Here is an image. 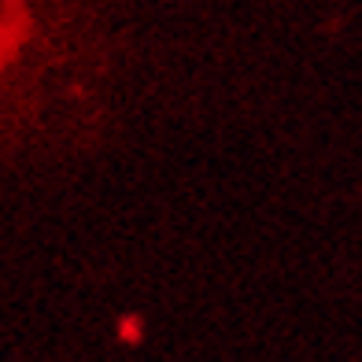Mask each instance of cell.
<instances>
[{
  "mask_svg": "<svg viewBox=\"0 0 362 362\" xmlns=\"http://www.w3.org/2000/svg\"><path fill=\"white\" fill-rule=\"evenodd\" d=\"M119 340L122 344H141L144 340V322L137 315H122L119 318Z\"/></svg>",
  "mask_w": 362,
  "mask_h": 362,
  "instance_id": "obj_2",
  "label": "cell"
},
{
  "mask_svg": "<svg viewBox=\"0 0 362 362\" xmlns=\"http://www.w3.org/2000/svg\"><path fill=\"white\" fill-rule=\"evenodd\" d=\"M30 34V11L23 0H4V11H0V71L15 59V52L23 48Z\"/></svg>",
  "mask_w": 362,
  "mask_h": 362,
  "instance_id": "obj_1",
  "label": "cell"
}]
</instances>
